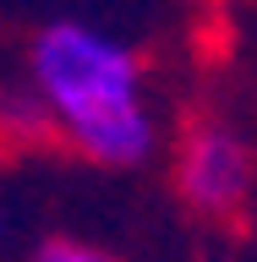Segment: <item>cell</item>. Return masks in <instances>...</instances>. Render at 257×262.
Returning <instances> with one entry per match:
<instances>
[{"mask_svg": "<svg viewBox=\"0 0 257 262\" xmlns=\"http://www.w3.org/2000/svg\"><path fill=\"white\" fill-rule=\"evenodd\" d=\"M33 93L88 159L126 169L153 153V115L143 104L137 55L104 33L82 22L44 28L33 38Z\"/></svg>", "mask_w": 257, "mask_h": 262, "instance_id": "6da1fadb", "label": "cell"}, {"mask_svg": "<svg viewBox=\"0 0 257 262\" xmlns=\"http://www.w3.org/2000/svg\"><path fill=\"white\" fill-rule=\"evenodd\" d=\"M175 180H181V196L197 213L225 219L252 191V153H246V142L230 126H197L186 137V147H181Z\"/></svg>", "mask_w": 257, "mask_h": 262, "instance_id": "7a4b0ae2", "label": "cell"}, {"mask_svg": "<svg viewBox=\"0 0 257 262\" xmlns=\"http://www.w3.org/2000/svg\"><path fill=\"white\" fill-rule=\"evenodd\" d=\"M0 120H6L11 131H28V137H33V131H44L55 115H49V104L28 88V93H6V98H0Z\"/></svg>", "mask_w": 257, "mask_h": 262, "instance_id": "3957f363", "label": "cell"}, {"mask_svg": "<svg viewBox=\"0 0 257 262\" xmlns=\"http://www.w3.org/2000/svg\"><path fill=\"white\" fill-rule=\"evenodd\" d=\"M28 262H121V257L98 251V246H82V241H44Z\"/></svg>", "mask_w": 257, "mask_h": 262, "instance_id": "277c9868", "label": "cell"}]
</instances>
